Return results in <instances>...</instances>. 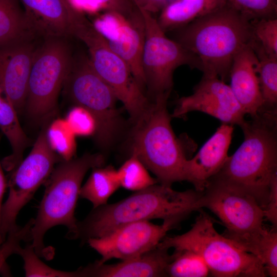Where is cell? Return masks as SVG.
Masks as SVG:
<instances>
[{
  "instance_id": "cell-1",
  "label": "cell",
  "mask_w": 277,
  "mask_h": 277,
  "mask_svg": "<svg viewBox=\"0 0 277 277\" xmlns=\"http://www.w3.org/2000/svg\"><path fill=\"white\" fill-rule=\"evenodd\" d=\"M202 192L194 190L177 191L160 184L135 191L127 198L95 208L78 221L71 240L83 243L104 236L125 224L152 219L180 223L196 210L195 204Z\"/></svg>"
},
{
  "instance_id": "cell-2",
  "label": "cell",
  "mask_w": 277,
  "mask_h": 277,
  "mask_svg": "<svg viewBox=\"0 0 277 277\" xmlns=\"http://www.w3.org/2000/svg\"><path fill=\"white\" fill-rule=\"evenodd\" d=\"M174 31V40L199 60L203 74L225 82L234 57L253 39L251 22L228 2Z\"/></svg>"
},
{
  "instance_id": "cell-3",
  "label": "cell",
  "mask_w": 277,
  "mask_h": 277,
  "mask_svg": "<svg viewBox=\"0 0 277 277\" xmlns=\"http://www.w3.org/2000/svg\"><path fill=\"white\" fill-rule=\"evenodd\" d=\"M240 126L243 142L213 177L242 188L264 210L271 180L277 174V111H261Z\"/></svg>"
},
{
  "instance_id": "cell-4",
  "label": "cell",
  "mask_w": 277,
  "mask_h": 277,
  "mask_svg": "<svg viewBox=\"0 0 277 277\" xmlns=\"http://www.w3.org/2000/svg\"><path fill=\"white\" fill-rule=\"evenodd\" d=\"M104 162L102 154L87 153L55 165L44 183V194L30 230L31 244L39 257L48 259L51 255L44 242L50 228L66 226L68 239L75 233L77 220L74 211L83 179L90 169L103 166Z\"/></svg>"
},
{
  "instance_id": "cell-5",
  "label": "cell",
  "mask_w": 277,
  "mask_h": 277,
  "mask_svg": "<svg viewBox=\"0 0 277 277\" xmlns=\"http://www.w3.org/2000/svg\"><path fill=\"white\" fill-rule=\"evenodd\" d=\"M170 94L155 96L154 102L134 124L132 144V155L156 175L160 184L168 186L185 181L187 160L170 124L172 117L167 110Z\"/></svg>"
},
{
  "instance_id": "cell-6",
  "label": "cell",
  "mask_w": 277,
  "mask_h": 277,
  "mask_svg": "<svg viewBox=\"0 0 277 277\" xmlns=\"http://www.w3.org/2000/svg\"><path fill=\"white\" fill-rule=\"evenodd\" d=\"M186 233L165 236L157 246L174 251L191 250L201 256L210 274L216 277H265L267 275L259 259L220 234L210 216L202 210Z\"/></svg>"
},
{
  "instance_id": "cell-7",
  "label": "cell",
  "mask_w": 277,
  "mask_h": 277,
  "mask_svg": "<svg viewBox=\"0 0 277 277\" xmlns=\"http://www.w3.org/2000/svg\"><path fill=\"white\" fill-rule=\"evenodd\" d=\"M196 210L206 208L221 221L223 235L244 251L255 255L266 229L264 212L256 200L240 187L212 177L195 204Z\"/></svg>"
},
{
  "instance_id": "cell-8",
  "label": "cell",
  "mask_w": 277,
  "mask_h": 277,
  "mask_svg": "<svg viewBox=\"0 0 277 277\" xmlns=\"http://www.w3.org/2000/svg\"><path fill=\"white\" fill-rule=\"evenodd\" d=\"M74 36L86 45L92 68L123 104L131 120L136 123L150 104L128 65L86 18L78 26Z\"/></svg>"
},
{
  "instance_id": "cell-9",
  "label": "cell",
  "mask_w": 277,
  "mask_h": 277,
  "mask_svg": "<svg viewBox=\"0 0 277 277\" xmlns=\"http://www.w3.org/2000/svg\"><path fill=\"white\" fill-rule=\"evenodd\" d=\"M72 65L68 47L63 38H47L36 49L25 105L31 120L43 121L55 111L60 91Z\"/></svg>"
},
{
  "instance_id": "cell-10",
  "label": "cell",
  "mask_w": 277,
  "mask_h": 277,
  "mask_svg": "<svg viewBox=\"0 0 277 277\" xmlns=\"http://www.w3.org/2000/svg\"><path fill=\"white\" fill-rule=\"evenodd\" d=\"M69 97L75 104L87 109L96 123L94 137L102 146L110 145L117 137L122 125L116 108V95L96 73L87 58L72 68L65 83Z\"/></svg>"
},
{
  "instance_id": "cell-11",
  "label": "cell",
  "mask_w": 277,
  "mask_h": 277,
  "mask_svg": "<svg viewBox=\"0 0 277 277\" xmlns=\"http://www.w3.org/2000/svg\"><path fill=\"white\" fill-rule=\"evenodd\" d=\"M44 127L28 156L9 171V194L2 205L0 234L2 242L18 226L16 219L21 210L45 183L55 165L62 159L50 146Z\"/></svg>"
},
{
  "instance_id": "cell-12",
  "label": "cell",
  "mask_w": 277,
  "mask_h": 277,
  "mask_svg": "<svg viewBox=\"0 0 277 277\" xmlns=\"http://www.w3.org/2000/svg\"><path fill=\"white\" fill-rule=\"evenodd\" d=\"M141 11L145 27L142 67L145 85L155 96L170 93L177 67L187 65L201 71V64L180 44L167 36L154 15Z\"/></svg>"
},
{
  "instance_id": "cell-13",
  "label": "cell",
  "mask_w": 277,
  "mask_h": 277,
  "mask_svg": "<svg viewBox=\"0 0 277 277\" xmlns=\"http://www.w3.org/2000/svg\"><path fill=\"white\" fill-rule=\"evenodd\" d=\"M178 223L164 221L159 225L149 221L132 222L101 237L90 239L87 243L101 255V259L96 261L99 263L112 259H132L155 248L167 232Z\"/></svg>"
},
{
  "instance_id": "cell-14",
  "label": "cell",
  "mask_w": 277,
  "mask_h": 277,
  "mask_svg": "<svg viewBox=\"0 0 277 277\" xmlns=\"http://www.w3.org/2000/svg\"><path fill=\"white\" fill-rule=\"evenodd\" d=\"M197 111L219 119L223 123L240 125L246 114L229 85L215 75L203 74L190 95L179 99L171 117L183 118Z\"/></svg>"
},
{
  "instance_id": "cell-15",
  "label": "cell",
  "mask_w": 277,
  "mask_h": 277,
  "mask_svg": "<svg viewBox=\"0 0 277 277\" xmlns=\"http://www.w3.org/2000/svg\"><path fill=\"white\" fill-rule=\"evenodd\" d=\"M110 48L128 65L143 89L145 80L142 67L145 27L142 13L131 17L106 11L93 24Z\"/></svg>"
},
{
  "instance_id": "cell-16",
  "label": "cell",
  "mask_w": 277,
  "mask_h": 277,
  "mask_svg": "<svg viewBox=\"0 0 277 277\" xmlns=\"http://www.w3.org/2000/svg\"><path fill=\"white\" fill-rule=\"evenodd\" d=\"M24 8L27 21L33 34L47 38L74 36L85 18L68 0H19Z\"/></svg>"
},
{
  "instance_id": "cell-17",
  "label": "cell",
  "mask_w": 277,
  "mask_h": 277,
  "mask_svg": "<svg viewBox=\"0 0 277 277\" xmlns=\"http://www.w3.org/2000/svg\"><path fill=\"white\" fill-rule=\"evenodd\" d=\"M35 50L29 38L0 46V82L17 114L25 105Z\"/></svg>"
},
{
  "instance_id": "cell-18",
  "label": "cell",
  "mask_w": 277,
  "mask_h": 277,
  "mask_svg": "<svg viewBox=\"0 0 277 277\" xmlns=\"http://www.w3.org/2000/svg\"><path fill=\"white\" fill-rule=\"evenodd\" d=\"M233 131V125L222 123L197 154L186 160L185 181L190 182L195 190L202 192L223 166L228 157Z\"/></svg>"
},
{
  "instance_id": "cell-19",
  "label": "cell",
  "mask_w": 277,
  "mask_h": 277,
  "mask_svg": "<svg viewBox=\"0 0 277 277\" xmlns=\"http://www.w3.org/2000/svg\"><path fill=\"white\" fill-rule=\"evenodd\" d=\"M168 249L157 246L142 255L114 264L97 261L75 270L76 277H161L173 260Z\"/></svg>"
},
{
  "instance_id": "cell-20",
  "label": "cell",
  "mask_w": 277,
  "mask_h": 277,
  "mask_svg": "<svg viewBox=\"0 0 277 277\" xmlns=\"http://www.w3.org/2000/svg\"><path fill=\"white\" fill-rule=\"evenodd\" d=\"M257 64L258 58L250 43L236 54L229 73V86L234 95L245 113L251 117L261 111L263 104Z\"/></svg>"
},
{
  "instance_id": "cell-21",
  "label": "cell",
  "mask_w": 277,
  "mask_h": 277,
  "mask_svg": "<svg viewBox=\"0 0 277 277\" xmlns=\"http://www.w3.org/2000/svg\"><path fill=\"white\" fill-rule=\"evenodd\" d=\"M17 115L0 82V130L8 139L12 149L11 154L2 162L3 167L7 171L23 160L24 152L31 143L22 129Z\"/></svg>"
},
{
  "instance_id": "cell-22",
  "label": "cell",
  "mask_w": 277,
  "mask_h": 277,
  "mask_svg": "<svg viewBox=\"0 0 277 277\" xmlns=\"http://www.w3.org/2000/svg\"><path fill=\"white\" fill-rule=\"evenodd\" d=\"M227 0H176L165 6L157 22L165 32L174 31L225 5Z\"/></svg>"
},
{
  "instance_id": "cell-23",
  "label": "cell",
  "mask_w": 277,
  "mask_h": 277,
  "mask_svg": "<svg viewBox=\"0 0 277 277\" xmlns=\"http://www.w3.org/2000/svg\"><path fill=\"white\" fill-rule=\"evenodd\" d=\"M251 45L258 58L256 71L263 102L261 111H277V57L266 52L253 38Z\"/></svg>"
},
{
  "instance_id": "cell-24",
  "label": "cell",
  "mask_w": 277,
  "mask_h": 277,
  "mask_svg": "<svg viewBox=\"0 0 277 277\" xmlns=\"http://www.w3.org/2000/svg\"><path fill=\"white\" fill-rule=\"evenodd\" d=\"M121 186L117 170L112 166L96 167L81 186L79 196L90 201L93 208L107 204L111 195Z\"/></svg>"
},
{
  "instance_id": "cell-25",
  "label": "cell",
  "mask_w": 277,
  "mask_h": 277,
  "mask_svg": "<svg viewBox=\"0 0 277 277\" xmlns=\"http://www.w3.org/2000/svg\"><path fill=\"white\" fill-rule=\"evenodd\" d=\"M19 0H0V46L32 35Z\"/></svg>"
},
{
  "instance_id": "cell-26",
  "label": "cell",
  "mask_w": 277,
  "mask_h": 277,
  "mask_svg": "<svg viewBox=\"0 0 277 277\" xmlns=\"http://www.w3.org/2000/svg\"><path fill=\"white\" fill-rule=\"evenodd\" d=\"M173 260L167 265L166 276L206 277L209 269L203 258L191 250L174 251Z\"/></svg>"
},
{
  "instance_id": "cell-27",
  "label": "cell",
  "mask_w": 277,
  "mask_h": 277,
  "mask_svg": "<svg viewBox=\"0 0 277 277\" xmlns=\"http://www.w3.org/2000/svg\"><path fill=\"white\" fill-rule=\"evenodd\" d=\"M46 136L54 151L64 161L74 158L76 150L75 134L65 118H57L47 127Z\"/></svg>"
},
{
  "instance_id": "cell-28",
  "label": "cell",
  "mask_w": 277,
  "mask_h": 277,
  "mask_svg": "<svg viewBox=\"0 0 277 277\" xmlns=\"http://www.w3.org/2000/svg\"><path fill=\"white\" fill-rule=\"evenodd\" d=\"M117 172L121 186L131 191H139L159 182L150 176L145 166L134 155Z\"/></svg>"
},
{
  "instance_id": "cell-29",
  "label": "cell",
  "mask_w": 277,
  "mask_h": 277,
  "mask_svg": "<svg viewBox=\"0 0 277 277\" xmlns=\"http://www.w3.org/2000/svg\"><path fill=\"white\" fill-rule=\"evenodd\" d=\"M17 254L19 255L23 260L25 276L76 277L75 271L56 270L44 263L34 251L31 244H28L24 247L21 246Z\"/></svg>"
},
{
  "instance_id": "cell-30",
  "label": "cell",
  "mask_w": 277,
  "mask_h": 277,
  "mask_svg": "<svg viewBox=\"0 0 277 277\" xmlns=\"http://www.w3.org/2000/svg\"><path fill=\"white\" fill-rule=\"evenodd\" d=\"M249 21L277 17V0H227Z\"/></svg>"
},
{
  "instance_id": "cell-31",
  "label": "cell",
  "mask_w": 277,
  "mask_h": 277,
  "mask_svg": "<svg viewBox=\"0 0 277 277\" xmlns=\"http://www.w3.org/2000/svg\"><path fill=\"white\" fill-rule=\"evenodd\" d=\"M255 256L263 265L267 275L277 276L276 228L266 230L257 246Z\"/></svg>"
},
{
  "instance_id": "cell-32",
  "label": "cell",
  "mask_w": 277,
  "mask_h": 277,
  "mask_svg": "<svg viewBox=\"0 0 277 277\" xmlns=\"http://www.w3.org/2000/svg\"><path fill=\"white\" fill-rule=\"evenodd\" d=\"M253 38L269 54L277 57V17L251 21Z\"/></svg>"
},
{
  "instance_id": "cell-33",
  "label": "cell",
  "mask_w": 277,
  "mask_h": 277,
  "mask_svg": "<svg viewBox=\"0 0 277 277\" xmlns=\"http://www.w3.org/2000/svg\"><path fill=\"white\" fill-rule=\"evenodd\" d=\"M67 121L76 136H94L96 123L93 115L84 107L75 105L68 112Z\"/></svg>"
},
{
  "instance_id": "cell-34",
  "label": "cell",
  "mask_w": 277,
  "mask_h": 277,
  "mask_svg": "<svg viewBox=\"0 0 277 277\" xmlns=\"http://www.w3.org/2000/svg\"><path fill=\"white\" fill-rule=\"evenodd\" d=\"M25 234L22 230L9 233L6 239L1 245L0 273L6 266V260L11 255L16 254L21 241H25Z\"/></svg>"
},
{
  "instance_id": "cell-35",
  "label": "cell",
  "mask_w": 277,
  "mask_h": 277,
  "mask_svg": "<svg viewBox=\"0 0 277 277\" xmlns=\"http://www.w3.org/2000/svg\"><path fill=\"white\" fill-rule=\"evenodd\" d=\"M106 11L131 17L141 13L132 0H96Z\"/></svg>"
},
{
  "instance_id": "cell-36",
  "label": "cell",
  "mask_w": 277,
  "mask_h": 277,
  "mask_svg": "<svg viewBox=\"0 0 277 277\" xmlns=\"http://www.w3.org/2000/svg\"><path fill=\"white\" fill-rule=\"evenodd\" d=\"M264 217L272 225L277 227V174L272 177L269 187L267 204L264 210Z\"/></svg>"
},
{
  "instance_id": "cell-37",
  "label": "cell",
  "mask_w": 277,
  "mask_h": 277,
  "mask_svg": "<svg viewBox=\"0 0 277 277\" xmlns=\"http://www.w3.org/2000/svg\"><path fill=\"white\" fill-rule=\"evenodd\" d=\"M140 9L151 14L159 13L165 6L166 0H132Z\"/></svg>"
},
{
  "instance_id": "cell-38",
  "label": "cell",
  "mask_w": 277,
  "mask_h": 277,
  "mask_svg": "<svg viewBox=\"0 0 277 277\" xmlns=\"http://www.w3.org/2000/svg\"><path fill=\"white\" fill-rule=\"evenodd\" d=\"M71 5L81 12L82 10L95 11L102 8L96 0H68Z\"/></svg>"
},
{
  "instance_id": "cell-39",
  "label": "cell",
  "mask_w": 277,
  "mask_h": 277,
  "mask_svg": "<svg viewBox=\"0 0 277 277\" xmlns=\"http://www.w3.org/2000/svg\"><path fill=\"white\" fill-rule=\"evenodd\" d=\"M7 187V181L4 175L3 166L2 163L0 162V230H1V210L2 207V200L4 194L5 192L6 189ZM2 244L1 234H0V245Z\"/></svg>"
},
{
  "instance_id": "cell-40",
  "label": "cell",
  "mask_w": 277,
  "mask_h": 277,
  "mask_svg": "<svg viewBox=\"0 0 277 277\" xmlns=\"http://www.w3.org/2000/svg\"><path fill=\"white\" fill-rule=\"evenodd\" d=\"M1 254V245H0V255Z\"/></svg>"
}]
</instances>
